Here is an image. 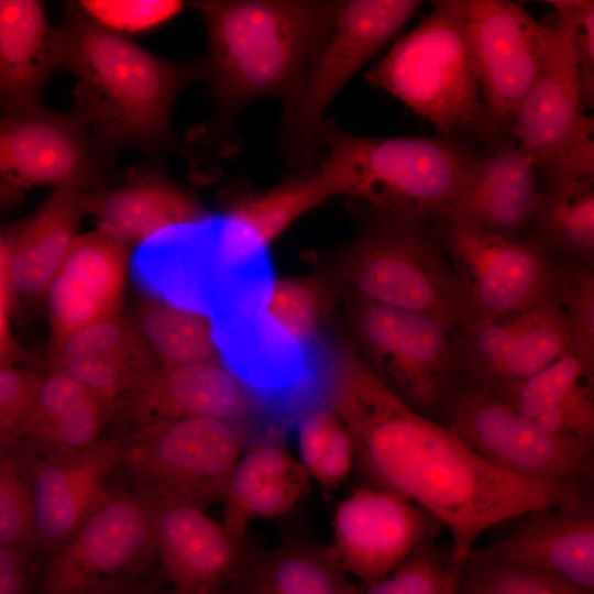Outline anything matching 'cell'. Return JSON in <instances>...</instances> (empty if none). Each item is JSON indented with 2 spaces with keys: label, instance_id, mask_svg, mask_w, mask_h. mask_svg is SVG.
<instances>
[{
  "label": "cell",
  "instance_id": "7402d4cb",
  "mask_svg": "<svg viewBox=\"0 0 594 594\" xmlns=\"http://www.w3.org/2000/svg\"><path fill=\"white\" fill-rule=\"evenodd\" d=\"M131 254L99 230L78 234L46 295L53 344L120 314Z\"/></svg>",
  "mask_w": 594,
  "mask_h": 594
},
{
  "label": "cell",
  "instance_id": "8fae6325",
  "mask_svg": "<svg viewBox=\"0 0 594 594\" xmlns=\"http://www.w3.org/2000/svg\"><path fill=\"white\" fill-rule=\"evenodd\" d=\"M210 323L219 361L258 407L295 421L305 410L327 403L332 350L326 341L296 340L266 309Z\"/></svg>",
  "mask_w": 594,
  "mask_h": 594
},
{
  "label": "cell",
  "instance_id": "5b68a950",
  "mask_svg": "<svg viewBox=\"0 0 594 594\" xmlns=\"http://www.w3.org/2000/svg\"><path fill=\"white\" fill-rule=\"evenodd\" d=\"M317 170L333 197L348 196L392 217H439L481 156L461 138L361 136L326 120Z\"/></svg>",
  "mask_w": 594,
  "mask_h": 594
},
{
  "label": "cell",
  "instance_id": "4fadbf2b",
  "mask_svg": "<svg viewBox=\"0 0 594 594\" xmlns=\"http://www.w3.org/2000/svg\"><path fill=\"white\" fill-rule=\"evenodd\" d=\"M497 468L540 482H594V444L553 435L488 392L462 385L437 420Z\"/></svg>",
  "mask_w": 594,
  "mask_h": 594
},
{
  "label": "cell",
  "instance_id": "74e56055",
  "mask_svg": "<svg viewBox=\"0 0 594 594\" xmlns=\"http://www.w3.org/2000/svg\"><path fill=\"white\" fill-rule=\"evenodd\" d=\"M552 296L561 307L571 353L594 373V272L575 261L554 257Z\"/></svg>",
  "mask_w": 594,
  "mask_h": 594
},
{
  "label": "cell",
  "instance_id": "2e32d148",
  "mask_svg": "<svg viewBox=\"0 0 594 594\" xmlns=\"http://www.w3.org/2000/svg\"><path fill=\"white\" fill-rule=\"evenodd\" d=\"M110 158L73 110L38 105L0 116V199L9 206L38 186L101 188Z\"/></svg>",
  "mask_w": 594,
  "mask_h": 594
},
{
  "label": "cell",
  "instance_id": "816d5d0a",
  "mask_svg": "<svg viewBox=\"0 0 594 594\" xmlns=\"http://www.w3.org/2000/svg\"><path fill=\"white\" fill-rule=\"evenodd\" d=\"M169 594H178V593H176V592H174V591H173V592H172V593H169Z\"/></svg>",
  "mask_w": 594,
  "mask_h": 594
},
{
  "label": "cell",
  "instance_id": "7a4b0ae2",
  "mask_svg": "<svg viewBox=\"0 0 594 594\" xmlns=\"http://www.w3.org/2000/svg\"><path fill=\"white\" fill-rule=\"evenodd\" d=\"M61 25L63 67L77 80L75 111L107 156L125 147L175 152L193 164L201 160L173 128L180 92L202 80L200 61L157 56L124 35L110 32L67 3Z\"/></svg>",
  "mask_w": 594,
  "mask_h": 594
},
{
  "label": "cell",
  "instance_id": "1f68e13d",
  "mask_svg": "<svg viewBox=\"0 0 594 594\" xmlns=\"http://www.w3.org/2000/svg\"><path fill=\"white\" fill-rule=\"evenodd\" d=\"M234 594H362L330 547L288 542L249 560Z\"/></svg>",
  "mask_w": 594,
  "mask_h": 594
},
{
  "label": "cell",
  "instance_id": "5bb4252c",
  "mask_svg": "<svg viewBox=\"0 0 594 594\" xmlns=\"http://www.w3.org/2000/svg\"><path fill=\"white\" fill-rule=\"evenodd\" d=\"M436 219L462 295L463 326L501 320L552 296L554 257L529 238H509L452 219Z\"/></svg>",
  "mask_w": 594,
  "mask_h": 594
},
{
  "label": "cell",
  "instance_id": "e575fe53",
  "mask_svg": "<svg viewBox=\"0 0 594 594\" xmlns=\"http://www.w3.org/2000/svg\"><path fill=\"white\" fill-rule=\"evenodd\" d=\"M158 365L218 361L210 321L150 297L132 319Z\"/></svg>",
  "mask_w": 594,
  "mask_h": 594
},
{
  "label": "cell",
  "instance_id": "f907efd6",
  "mask_svg": "<svg viewBox=\"0 0 594 594\" xmlns=\"http://www.w3.org/2000/svg\"><path fill=\"white\" fill-rule=\"evenodd\" d=\"M458 594H469V593L464 591L463 588L459 587Z\"/></svg>",
  "mask_w": 594,
  "mask_h": 594
},
{
  "label": "cell",
  "instance_id": "f546056e",
  "mask_svg": "<svg viewBox=\"0 0 594 594\" xmlns=\"http://www.w3.org/2000/svg\"><path fill=\"white\" fill-rule=\"evenodd\" d=\"M494 395L553 435L594 444V373L572 353Z\"/></svg>",
  "mask_w": 594,
  "mask_h": 594
},
{
  "label": "cell",
  "instance_id": "4316f807",
  "mask_svg": "<svg viewBox=\"0 0 594 594\" xmlns=\"http://www.w3.org/2000/svg\"><path fill=\"white\" fill-rule=\"evenodd\" d=\"M311 480L298 458L275 438L243 449L224 496L223 526L244 540L256 520L292 512L309 492Z\"/></svg>",
  "mask_w": 594,
  "mask_h": 594
},
{
  "label": "cell",
  "instance_id": "3957f363",
  "mask_svg": "<svg viewBox=\"0 0 594 594\" xmlns=\"http://www.w3.org/2000/svg\"><path fill=\"white\" fill-rule=\"evenodd\" d=\"M193 7L204 19L208 50L202 80L227 125L249 102L285 100L331 24L336 1L207 0Z\"/></svg>",
  "mask_w": 594,
  "mask_h": 594
},
{
  "label": "cell",
  "instance_id": "7c38bea8",
  "mask_svg": "<svg viewBox=\"0 0 594 594\" xmlns=\"http://www.w3.org/2000/svg\"><path fill=\"white\" fill-rule=\"evenodd\" d=\"M552 8V37L542 69L512 128V138L534 160L544 184L594 177V120L582 101L570 20L563 9Z\"/></svg>",
  "mask_w": 594,
  "mask_h": 594
},
{
  "label": "cell",
  "instance_id": "e0dca14e",
  "mask_svg": "<svg viewBox=\"0 0 594 594\" xmlns=\"http://www.w3.org/2000/svg\"><path fill=\"white\" fill-rule=\"evenodd\" d=\"M466 9L482 101L495 128L514 140L517 110L542 69L552 26L513 1L466 0Z\"/></svg>",
  "mask_w": 594,
  "mask_h": 594
},
{
  "label": "cell",
  "instance_id": "d590c367",
  "mask_svg": "<svg viewBox=\"0 0 594 594\" xmlns=\"http://www.w3.org/2000/svg\"><path fill=\"white\" fill-rule=\"evenodd\" d=\"M298 455L309 475L324 491L339 487L354 471L353 440L328 403L316 405L294 421Z\"/></svg>",
  "mask_w": 594,
  "mask_h": 594
},
{
  "label": "cell",
  "instance_id": "52a82bcc",
  "mask_svg": "<svg viewBox=\"0 0 594 594\" xmlns=\"http://www.w3.org/2000/svg\"><path fill=\"white\" fill-rule=\"evenodd\" d=\"M348 295L446 321L465 322L462 295L442 242L428 227L369 208L359 234L342 250Z\"/></svg>",
  "mask_w": 594,
  "mask_h": 594
},
{
  "label": "cell",
  "instance_id": "60d3db41",
  "mask_svg": "<svg viewBox=\"0 0 594 594\" xmlns=\"http://www.w3.org/2000/svg\"><path fill=\"white\" fill-rule=\"evenodd\" d=\"M15 447L0 450V544L29 552L36 544L34 507L28 471Z\"/></svg>",
  "mask_w": 594,
  "mask_h": 594
},
{
  "label": "cell",
  "instance_id": "d6a6232c",
  "mask_svg": "<svg viewBox=\"0 0 594 594\" xmlns=\"http://www.w3.org/2000/svg\"><path fill=\"white\" fill-rule=\"evenodd\" d=\"M594 177L544 184L528 238L552 257L594 268Z\"/></svg>",
  "mask_w": 594,
  "mask_h": 594
},
{
  "label": "cell",
  "instance_id": "f6af8a7d",
  "mask_svg": "<svg viewBox=\"0 0 594 594\" xmlns=\"http://www.w3.org/2000/svg\"><path fill=\"white\" fill-rule=\"evenodd\" d=\"M546 3L563 9L570 20L572 52L582 101L586 111L594 107V2L554 0Z\"/></svg>",
  "mask_w": 594,
  "mask_h": 594
},
{
  "label": "cell",
  "instance_id": "484cf974",
  "mask_svg": "<svg viewBox=\"0 0 594 594\" xmlns=\"http://www.w3.org/2000/svg\"><path fill=\"white\" fill-rule=\"evenodd\" d=\"M512 534L476 556L553 575L594 593V510L548 507L526 515Z\"/></svg>",
  "mask_w": 594,
  "mask_h": 594
},
{
  "label": "cell",
  "instance_id": "9c48e42d",
  "mask_svg": "<svg viewBox=\"0 0 594 594\" xmlns=\"http://www.w3.org/2000/svg\"><path fill=\"white\" fill-rule=\"evenodd\" d=\"M345 296L350 343L360 359L404 404L437 421L446 402L463 385L458 328Z\"/></svg>",
  "mask_w": 594,
  "mask_h": 594
},
{
  "label": "cell",
  "instance_id": "ba28073f",
  "mask_svg": "<svg viewBox=\"0 0 594 594\" xmlns=\"http://www.w3.org/2000/svg\"><path fill=\"white\" fill-rule=\"evenodd\" d=\"M421 4L417 0L336 1L328 32L297 86L284 100L279 145L290 168H315L328 108Z\"/></svg>",
  "mask_w": 594,
  "mask_h": 594
},
{
  "label": "cell",
  "instance_id": "6da1fadb",
  "mask_svg": "<svg viewBox=\"0 0 594 594\" xmlns=\"http://www.w3.org/2000/svg\"><path fill=\"white\" fill-rule=\"evenodd\" d=\"M327 403L353 440L362 485L397 493L435 517L451 536L458 575L498 524L548 507L594 510L593 484L534 481L497 468L397 398L350 342L333 349Z\"/></svg>",
  "mask_w": 594,
  "mask_h": 594
},
{
  "label": "cell",
  "instance_id": "603a6c76",
  "mask_svg": "<svg viewBox=\"0 0 594 594\" xmlns=\"http://www.w3.org/2000/svg\"><path fill=\"white\" fill-rule=\"evenodd\" d=\"M539 174L520 145L501 144L481 154L439 217L521 238L541 199Z\"/></svg>",
  "mask_w": 594,
  "mask_h": 594
},
{
  "label": "cell",
  "instance_id": "c3c4849f",
  "mask_svg": "<svg viewBox=\"0 0 594 594\" xmlns=\"http://www.w3.org/2000/svg\"><path fill=\"white\" fill-rule=\"evenodd\" d=\"M99 594H154L153 592L138 586L136 583L109 590Z\"/></svg>",
  "mask_w": 594,
  "mask_h": 594
},
{
  "label": "cell",
  "instance_id": "ffe728a7",
  "mask_svg": "<svg viewBox=\"0 0 594 594\" xmlns=\"http://www.w3.org/2000/svg\"><path fill=\"white\" fill-rule=\"evenodd\" d=\"M155 554L178 594H219L249 560L243 543L194 503L153 493Z\"/></svg>",
  "mask_w": 594,
  "mask_h": 594
},
{
  "label": "cell",
  "instance_id": "f35d334b",
  "mask_svg": "<svg viewBox=\"0 0 594 594\" xmlns=\"http://www.w3.org/2000/svg\"><path fill=\"white\" fill-rule=\"evenodd\" d=\"M459 582L469 594H588L553 575L486 560L472 551L460 571Z\"/></svg>",
  "mask_w": 594,
  "mask_h": 594
},
{
  "label": "cell",
  "instance_id": "44dd1931",
  "mask_svg": "<svg viewBox=\"0 0 594 594\" xmlns=\"http://www.w3.org/2000/svg\"><path fill=\"white\" fill-rule=\"evenodd\" d=\"M118 406L136 430L182 418H215L242 424L258 407L249 391L219 360L156 365L134 383Z\"/></svg>",
  "mask_w": 594,
  "mask_h": 594
},
{
  "label": "cell",
  "instance_id": "4dcf8cb0",
  "mask_svg": "<svg viewBox=\"0 0 594 594\" xmlns=\"http://www.w3.org/2000/svg\"><path fill=\"white\" fill-rule=\"evenodd\" d=\"M108 413L76 381L50 370L42 377L21 441L44 454L78 452L100 441Z\"/></svg>",
  "mask_w": 594,
  "mask_h": 594
},
{
  "label": "cell",
  "instance_id": "bcb514c9",
  "mask_svg": "<svg viewBox=\"0 0 594 594\" xmlns=\"http://www.w3.org/2000/svg\"><path fill=\"white\" fill-rule=\"evenodd\" d=\"M28 553L0 544V594H30L32 572Z\"/></svg>",
  "mask_w": 594,
  "mask_h": 594
},
{
  "label": "cell",
  "instance_id": "7dc6e473",
  "mask_svg": "<svg viewBox=\"0 0 594 594\" xmlns=\"http://www.w3.org/2000/svg\"><path fill=\"white\" fill-rule=\"evenodd\" d=\"M8 206L0 200V212ZM11 311L4 270V234L0 230V352L18 351L9 332V314Z\"/></svg>",
  "mask_w": 594,
  "mask_h": 594
},
{
  "label": "cell",
  "instance_id": "8d00e7d4",
  "mask_svg": "<svg viewBox=\"0 0 594 594\" xmlns=\"http://www.w3.org/2000/svg\"><path fill=\"white\" fill-rule=\"evenodd\" d=\"M53 362L103 359L144 367L158 365L132 320L120 314L82 327L53 344Z\"/></svg>",
  "mask_w": 594,
  "mask_h": 594
},
{
  "label": "cell",
  "instance_id": "836d02e7",
  "mask_svg": "<svg viewBox=\"0 0 594 594\" xmlns=\"http://www.w3.org/2000/svg\"><path fill=\"white\" fill-rule=\"evenodd\" d=\"M333 195L312 168L263 190L240 188L228 200L227 212L246 224L267 245L306 212Z\"/></svg>",
  "mask_w": 594,
  "mask_h": 594
},
{
  "label": "cell",
  "instance_id": "8992f818",
  "mask_svg": "<svg viewBox=\"0 0 594 594\" xmlns=\"http://www.w3.org/2000/svg\"><path fill=\"white\" fill-rule=\"evenodd\" d=\"M366 81L432 122L443 135L470 136L490 150L509 141L481 97L466 0H438L365 75Z\"/></svg>",
  "mask_w": 594,
  "mask_h": 594
},
{
  "label": "cell",
  "instance_id": "ab89813d",
  "mask_svg": "<svg viewBox=\"0 0 594 594\" xmlns=\"http://www.w3.org/2000/svg\"><path fill=\"white\" fill-rule=\"evenodd\" d=\"M328 297L312 278L275 280L266 306L267 315L288 334L302 343L324 341L322 324Z\"/></svg>",
  "mask_w": 594,
  "mask_h": 594
},
{
  "label": "cell",
  "instance_id": "b9f144b4",
  "mask_svg": "<svg viewBox=\"0 0 594 594\" xmlns=\"http://www.w3.org/2000/svg\"><path fill=\"white\" fill-rule=\"evenodd\" d=\"M459 587V575L452 569L450 554L444 556L431 541L417 548L362 594H458Z\"/></svg>",
  "mask_w": 594,
  "mask_h": 594
},
{
  "label": "cell",
  "instance_id": "7bdbcfd3",
  "mask_svg": "<svg viewBox=\"0 0 594 594\" xmlns=\"http://www.w3.org/2000/svg\"><path fill=\"white\" fill-rule=\"evenodd\" d=\"M75 4L97 25L124 36L163 25L184 6L180 1H78Z\"/></svg>",
  "mask_w": 594,
  "mask_h": 594
},
{
  "label": "cell",
  "instance_id": "9a60e30c",
  "mask_svg": "<svg viewBox=\"0 0 594 594\" xmlns=\"http://www.w3.org/2000/svg\"><path fill=\"white\" fill-rule=\"evenodd\" d=\"M245 448L241 422L182 418L136 431L122 446V461L158 495L201 507L223 499L231 473Z\"/></svg>",
  "mask_w": 594,
  "mask_h": 594
},
{
  "label": "cell",
  "instance_id": "ac0fdd59",
  "mask_svg": "<svg viewBox=\"0 0 594 594\" xmlns=\"http://www.w3.org/2000/svg\"><path fill=\"white\" fill-rule=\"evenodd\" d=\"M441 529L435 517L404 496L361 485L334 509L330 548L364 590L435 541Z\"/></svg>",
  "mask_w": 594,
  "mask_h": 594
},
{
  "label": "cell",
  "instance_id": "681fc988",
  "mask_svg": "<svg viewBox=\"0 0 594 594\" xmlns=\"http://www.w3.org/2000/svg\"><path fill=\"white\" fill-rule=\"evenodd\" d=\"M18 352H0V370L16 364Z\"/></svg>",
  "mask_w": 594,
  "mask_h": 594
},
{
  "label": "cell",
  "instance_id": "277c9868",
  "mask_svg": "<svg viewBox=\"0 0 594 594\" xmlns=\"http://www.w3.org/2000/svg\"><path fill=\"white\" fill-rule=\"evenodd\" d=\"M130 273L150 297L210 322L265 310L275 282L268 245L227 211L155 234L134 249Z\"/></svg>",
  "mask_w": 594,
  "mask_h": 594
},
{
  "label": "cell",
  "instance_id": "d6986e66",
  "mask_svg": "<svg viewBox=\"0 0 594 594\" xmlns=\"http://www.w3.org/2000/svg\"><path fill=\"white\" fill-rule=\"evenodd\" d=\"M463 385L497 394L571 353L553 296L514 316L458 328Z\"/></svg>",
  "mask_w": 594,
  "mask_h": 594
},
{
  "label": "cell",
  "instance_id": "ee69618b",
  "mask_svg": "<svg viewBox=\"0 0 594 594\" xmlns=\"http://www.w3.org/2000/svg\"><path fill=\"white\" fill-rule=\"evenodd\" d=\"M42 377L16 364L0 370V450L20 443Z\"/></svg>",
  "mask_w": 594,
  "mask_h": 594
},
{
  "label": "cell",
  "instance_id": "cb8c5ba5",
  "mask_svg": "<svg viewBox=\"0 0 594 594\" xmlns=\"http://www.w3.org/2000/svg\"><path fill=\"white\" fill-rule=\"evenodd\" d=\"M122 461V446L99 441L68 454H44L28 470L36 544L55 549L82 522L106 492V482Z\"/></svg>",
  "mask_w": 594,
  "mask_h": 594
},
{
  "label": "cell",
  "instance_id": "30bf717a",
  "mask_svg": "<svg viewBox=\"0 0 594 594\" xmlns=\"http://www.w3.org/2000/svg\"><path fill=\"white\" fill-rule=\"evenodd\" d=\"M152 492H106L45 565L42 594H99L134 584L156 558Z\"/></svg>",
  "mask_w": 594,
  "mask_h": 594
},
{
  "label": "cell",
  "instance_id": "f1b7e54d",
  "mask_svg": "<svg viewBox=\"0 0 594 594\" xmlns=\"http://www.w3.org/2000/svg\"><path fill=\"white\" fill-rule=\"evenodd\" d=\"M63 67L59 28L36 0H0V116L42 105L44 87Z\"/></svg>",
  "mask_w": 594,
  "mask_h": 594
},
{
  "label": "cell",
  "instance_id": "83f0119b",
  "mask_svg": "<svg viewBox=\"0 0 594 594\" xmlns=\"http://www.w3.org/2000/svg\"><path fill=\"white\" fill-rule=\"evenodd\" d=\"M85 200L87 210L97 215V230L128 249L207 213L187 190L166 175L148 169L131 170L114 189L87 191Z\"/></svg>",
  "mask_w": 594,
  "mask_h": 594
},
{
  "label": "cell",
  "instance_id": "d4e9b609",
  "mask_svg": "<svg viewBox=\"0 0 594 594\" xmlns=\"http://www.w3.org/2000/svg\"><path fill=\"white\" fill-rule=\"evenodd\" d=\"M87 191L55 188L30 216L4 234V270L10 307L46 299L87 210Z\"/></svg>",
  "mask_w": 594,
  "mask_h": 594
}]
</instances>
